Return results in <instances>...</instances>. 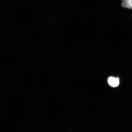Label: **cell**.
I'll return each instance as SVG.
<instances>
[{
  "label": "cell",
  "mask_w": 132,
  "mask_h": 132,
  "mask_svg": "<svg viewBox=\"0 0 132 132\" xmlns=\"http://www.w3.org/2000/svg\"><path fill=\"white\" fill-rule=\"evenodd\" d=\"M108 82L109 84L111 86L116 87L119 85L120 83L119 79L118 78H115L113 77H110L109 78Z\"/></svg>",
  "instance_id": "6da1fadb"
},
{
  "label": "cell",
  "mask_w": 132,
  "mask_h": 132,
  "mask_svg": "<svg viewBox=\"0 0 132 132\" xmlns=\"http://www.w3.org/2000/svg\"><path fill=\"white\" fill-rule=\"evenodd\" d=\"M121 5L123 8L132 9V0H121Z\"/></svg>",
  "instance_id": "7a4b0ae2"
}]
</instances>
